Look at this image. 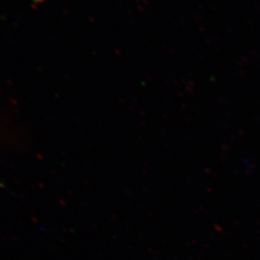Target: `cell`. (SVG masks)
Instances as JSON below:
<instances>
[]
</instances>
